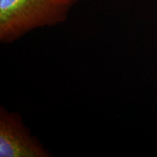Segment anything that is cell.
Here are the masks:
<instances>
[{"label":"cell","mask_w":157,"mask_h":157,"mask_svg":"<svg viewBox=\"0 0 157 157\" xmlns=\"http://www.w3.org/2000/svg\"><path fill=\"white\" fill-rule=\"evenodd\" d=\"M0 156L49 157L48 150L32 136L17 113L0 109Z\"/></svg>","instance_id":"7a4b0ae2"},{"label":"cell","mask_w":157,"mask_h":157,"mask_svg":"<svg viewBox=\"0 0 157 157\" xmlns=\"http://www.w3.org/2000/svg\"><path fill=\"white\" fill-rule=\"evenodd\" d=\"M77 0H0V40L10 43L29 31L62 23Z\"/></svg>","instance_id":"6da1fadb"}]
</instances>
